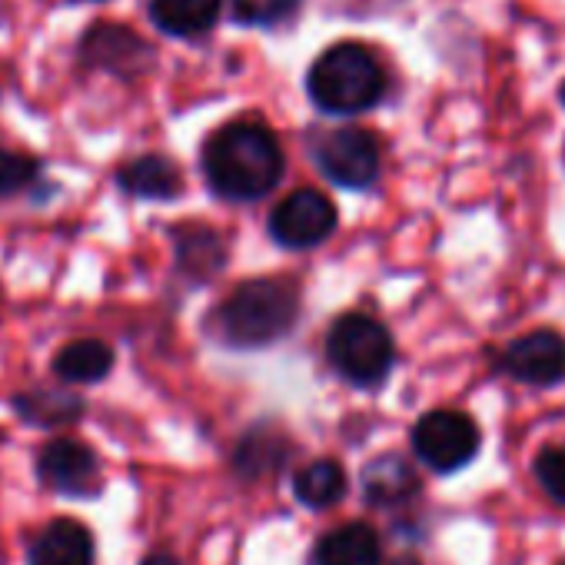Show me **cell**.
Returning a JSON list of instances; mask_svg holds the SVG:
<instances>
[{"label": "cell", "instance_id": "cell-12", "mask_svg": "<svg viewBox=\"0 0 565 565\" xmlns=\"http://www.w3.org/2000/svg\"><path fill=\"white\" fill-rule=\"evenodd\" d=\"M117 186L140 200H173L183 190V177L173 160L160 153H147L117 170Z\"/></svg>", "mask_w": 565, "mask_h": 565}, {"label": "cell", "instance_id": "cell-1", "mask_svg": "<svg viewBox=\"0 0 565 565\" xmlns=\"http://www.w3.org/2000/svg\"><path fill=\"white\" fill-rule=\"evenodd\" d=\"M282 147L273 130L256 120L220 127L203 147V177L223 200L246 203L266 196L282 177Z\"/></svg>", "mask_w": 565, "mask_h": 565}, {"label": "cell", "instance_id": "cell-9", "mask_svg": "<svg viewBox=\"0 0 565 565\" xmlns=\"http://www.w3.org/2000/svg\"><path fill=\"white\" fill-rule=\"evenodd\" d=\"M81 61L94 71L137 77L153 64V47L120 24H97L81 41Z\"/></svg>", "mask_w": 565, "mask_h": 565}, {"label": "cell", "instance_id": "cell-4", "mask_svg": "<svg viewBox=\"0 0 565 565\" xmlns=\"http://www.w3.org/2000/svg\"><path fill=\"white\" fill-rule=\"evenodd\" d=\"M327 356L333 370L353 386H380L396 360L393 337L366 313H347L327 337Z\"/></svg>", "mask_w": 565, "mask_h": 565}, {"label": "cell", "instance_id": "cell-11", "mask_svg": "<svg viewBox=\"0 0 565 565\" xmlns=\"http://www.w3.org/2000/svg\"><path fill=\"white\" fill-rule=\"evenodd\" d=\"M28 565H94V535L77 519L47 522L31 542Z\"/></svg>", "mask_w": 565, "mask_h": 565}, {"label": "cell", "instance_id": "cell-20", "mask_svg": "<svg viewBox=\"0 0 565 565\" xmlns=\"http://www.w3.org/2000/svg\"><path fill=\"white\" fill-rule=\"evenodd\" d=\"M38 177H41V163L31 153L0 147V200L24 193L31 183H38Z\"/></svg>", "mask_w": 565, "mask_h": 565}, {"label": "cell", "instance_id": "cell-3", "mask_svg": "<svg viewBox=\"0 0 565 565\" xmlns=\"http://www.w3.org/2000/svg\"><path fill=\"white\" fill-rule=\"evenodd\" d=\"M307 90L323 114L353 117L383 100L386 71L370 47L356 41H340L317 57L307 77Z\"/></svg>", "mask_w": 565, "mask_h": 565}, {"label": "cell", "instance_id": "cell-22", "mask_svg": "<svg viewBox=\"0 0 565 565\" xmlns=\"http://www.w3.org/2000/svg\"><path fill=\"white\" fill-rule=\"evenodd\" d=\"M535 479H539V486L558 502V505H565V449H555V446H548V449H542L539 456H535Z\"/></svg>", "mask_w": 565, "mask_h": 565}, {"label": "cell", "instance_id": "cell-24", "mask_svg": "<svg viewBox=\"0 0 565 565\" xmlns=\"http://www.w3.org/2000/svg\"><path fill=\"white\" fill-rule=\"evenodd\" d=\"M562 104H565V84H562Z\"/></svg>", "mask_w": 565, "mask_h": 565}, {"label": "cell", "instance_id": "cell-7", "mask_svg": "<svg viewBox=\"0 0 565 565\" xmlns=\"http://www.w3.org/2000/svg\"><path fill=\"white\" fill-rule=\"evenodd\" d=\"M337 230V206L320 190H297L269 216V236L287 249H313Z\"/></svg>", "mask_w": 565, "mask_h": 565}, {"label": "cell", "instance_id": "cell-14", "mask_svg": "<svg viewBox=\"0 0 565 565\" xmlns=\"http://www.w3.org/2000/svg\"><path fill=\"white\" fill-rule=\"evenodd\" d=\"M153 24L170 38H200L220 18V0H150Z\"/></svg>", "mask_w": 565, "mask_h": 565}, {"label": "cell", "instance_id": "cell-8", "mask_svg": "<svg viewBox=\"0 0 565 565\" xmlns=\"http://www.w3.org/2000/svg\"><path fill=\"white\" fill-rule=\"evenodd\" d=\"M317 167L337 186L366 190L380 177V143L370 130L343 127L317 143Z\"/></svg>", "mask_w": 565, "mask_h": 565}, {"label": "cell", "instance_id": "cell-6", "mask_svg": "<svg viewBox=\"0 0 565 565\" xmlns=\"http://www.w3.org/2000/svg\"><path fill=\"white\" fill-rule=\"evenodd\" d=\"M38 479L44 489L74 499H94L104 489L97 452L71 436H57L44 443V449L38 452Z\"/></svg>", "mask_w": 565, "mask_h": 565}, {"label": "cell", "instance_id": "cell-21", "mask_svg": "<svg viewBox=\"0 0 565 565\" xmlns=\"http://www.w3.org/2000/svg\"><path fill=\"white\" fill-rule=\"evenodd\" d=\"M233 4V18L239 24H279V21H287L297 8H300V0H230Z\"/></svg>", "mask_w": 565, "mask_h": 565}, {"label": "cell", "instance_id": "cell-17", "mask_svg": "<svg viewBox=\"0 0 565 565\" xmlns=\"http://www.w3.org/2000/svg\"><path fill=\"white\" fill-rule=\"evenodd\" d=\"M294 495L310 509H330L347 495V472L337 459H317L297 472Z\"/></svg>", "mask_w": 565, "mask_h": 565}, {"label": "cell", "instance_id": "cell-16", "mask_svg": "<svg viewBox=\"0 0 565 565\" xmlns=\"http://www.w3.org/2000/svg\"><path fill=\"white\" fill-rule=\"evenodd\" d=\"M114 370V350L104 340H74L54 356V373L64 383H100Z\"/></svg>", "mask_w": 565, "mask_h": 565}, {"label": "cell", "instance_id": "cell-19", "mask_svg": "<svg viewBox=\"0 0 565 565\" xmlns=\"http://www.w3.org/2000/svg\"><path fill=\"white\" fill-rule=\"evenodd\" d=\"M363 489H366V499L370 502H380V505L403 502L406 495L416 492V476H413V469L403 459L386 456V459H376V462L366 466Z\"/></svg>", "mask_w": 565, "mask_h": 565}, {"label": "cell", "instance_id": "cell-15", "mask_svg": "<svg viewBox=\"0 0 565 565\" xmlns=\"http://www.w3.org/2000/svg\"><path fill=\"white\" fill-rule=\"evenodd\" d=\"M14 413L31 426L57 429L84 416V399L67 390H31V393L14 396Z\"/></svg>", "mask_w": 565, "mask_h": 565}, {"label": "cell", "instance_id": "cell-10", "mask_svg": "<svg viewBox=\"0 0 565 565\" xmlns=\"http://www.w3.org/2000/svg\"><path fill=\"white\" fill-rule=\"evenodd\" d=\"M499 366L529 386H555L565 380V340L555 330H535L502 350Z\"/></svg>", "mask_w": 565, "mask_h": 565}, {"label": "cell", "instance_id": "cell-13", "mask_svg": "<svg viewBox=\"0 0 565 565\" xmlns=\"http://www.w3.org/2000/svg\"><path fill=\"white\" fill-rule=\"evenodd\" d=\"M313 565H380V535L366 522H350L323 535L313 548Z\"/></svg>", "mask_w": 565, "mask_h": 565}, {"label": "cell", "instance_id": "cell-5", "mask_svg": "<svg viewBox=\"0 0 565 565\" xmlns=\"http://www.w3.org/2000/svg\"><path fill=\"white\" fill-rule=\"evenodd\" d=\"M416 456L436 472H456L472 462L479 452V426L472 416L459 409H436L426 413L413 429Z\"/></svg>", "mask_w": 565, "mask_h": 565}, {"label": "cell", "instance_id": "cell-23", "mask_svg": "<svg viewBox=\"0 0 565 565\" xmlns=\"http://www.w3.org/2000/svg\"><path fill=\"white\" fill-rule=\"evenodd\" d=\"M140 565H180L177 558H170V555H147Z\"/></svg>", "mask_w": 565, "mask_h": 565}, {"label": "cell", "instance_id": "cell-18", "mask_svg": "<svg viewBox=\"0 0 565 565\" xmlns=\"http://www.w3.org/2000/svg\"><path fill=\"white\" fill-rule=\"evenodd\" d=\"M177 256H180V269L190 273L193 279H206L213 276L226 253H223V239L206 230V226H183L177 230Z\"/></svg>", "mask_w": 565, "mask_h": 565}, {"label": "cell", "instance_id": "cell-2", "mask_svg": "<svg viewBox=\"0 0 565 565\" xmlns=\"http://www.w3.org/2000/svg\"><path fill=\"white\" fill-rule=\"evenodd\" d=\"M300 297L290 279H249L210 317V333L233 350H259L290 333Z\"/></svg>", "mask_w": 565, "mask_h": 565}]
</instances>
